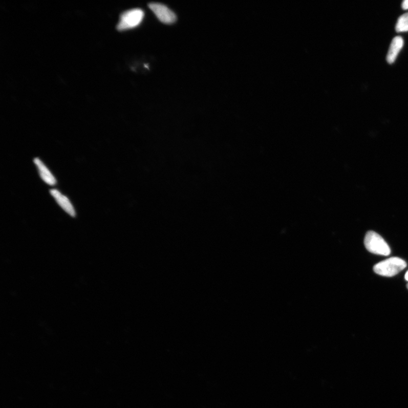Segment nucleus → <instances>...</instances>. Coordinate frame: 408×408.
Masks as SVG:
<instances>
[{"label": "nucleus", "mask_w": 408, "mask_h": 408, "mask_svg": "<svg viewBox=\"0 0 408 408\" xmlns=\"http://www.w3.org/2000/svg\"><path fill=\"white\" fill-rule=\"evenodd\" d=\"M406 267V263L399 257H391L376 264L373 270L375 273L385 277H393Z\"/></svg>", "instance_id": "f257e3e1"}, {"label": "nucleus", "mask_w": 408, "mask_h": 408, "mask_svg": "<svg viewBox=\"0 0 408 408\" xmlns=\"http://www.w3.org/2000/svg\"><path fill=\"white\" fill-rule=\"evenodd\" d=\"M364 246L371 253L377 255L389 256L391 249L388 243L380 235L373 231H370L366 235Z\"/></svg>", "instance_id": "f03ea898"}, {"label": "nucleus", "mask_w": 408, "mask_h": 408, "mask_svg": "<svg viewBox=\"0 0 408 408\" xmlns=\"http://www.w3.org/2000/svg\"><path fill=\"white\" fill-rule=\"evenodd\" d=\"M144 17V12L141 9L127 10L121 14L117 28L119 31H124L137 27Z\"/></svg>", "instance_id": "7ed1b4c3"}, {"label": "nucleus", "mask_w": 408, "mask_h": 408, "mask_svg": "<svg viewBox=\"0 0 408 408\" xmlns=\"http://www.w3.org/2000/svg\"><path fill=\"white\" fill-rule=\"evenodd\" d=\"M149 7L161 23L169 25L176 22L177 15L165 5L153 3L149 4Z\"/></svg>", "instance_id": "20e7f679"}, {"label": "nucleus", "mask_w": 408, "mask_h": 408, "mask_svg": "<svg viewBox=\"0 0 408 408\" xmlns=\"http://www.w3.org/2000/svg\"><path fill=\"white\" fill-rule=\"evenodd\" d=\"M50 194L54 198L56 203L65 210L67 214L72 217H75L76 212L75 208L69 198L66 195L62 194L59 190L51 189L50 190Z\"/></svg>", "instance_id": "39448f33"}, {"label": "nucleus", "mask_w": 408, "mask_h": 408, "mask_svg": "<svg viewBox=\"0 0 408 408\" xmlns=\"http://www.w3.org/2000/svg\"><path fill=\"white\" fill-rule=\"evenodd\" d=\"M34 163L37 168H38L41 179L48 185H51V186H54L57 183V181L49 168L45 165V164L39 158H34Z\"/></svg>", "instance_id": "423d86ee"}, {"label": "nucleus", "mask_w": 408, "mask_h": 408, "mask_svg": "<svg viewBox=\"0 0 408 408\" xmlns=\"http://www.w3.org/2000/svg\"><path fill=\"white\" fill-rule=\"evenodd\" d=\"M403 45L404 40L400 36L395 37L392 41L388 56H386V61L389 63H393L395 62Z\"/></svg>", "instance_id": "0eeeda50"}, {"label": "nucleus", "mask_w": 408, "mask_h": 408, "mask_svg": "<svg viewBox=\"0 0 408 408\" xmlns=\"http://www.w3.org/2000/svg\"><path fill=\"white\" fill-rule=\"evenodd\" d=\"M397 33L408 31V13L404 14L399 17L396 25Z\"/></svg>", "instance_id": "6e6552de"}, {"label": "nucleus", "mask_w": 408, "mask_h": 408, "mask_svg": "<svg viewBox=\"0 0 408 408\" xmlns=\"http://www.w3.org/2000/svg\"><path fill=\"white\" fill-rule=\"evenodd\" d=\"M402 8L404 9H408V0H406L402 3Z\"/></svg>", "instance_id": "1a4fd4ad"}, {"label": "nucleus", "mask_w": 408, "mask_h": 408, "mask_svg": "<svg viewBox=\"0 0 408 408\" xmlns=\"http://www.w3.org/2000/svg\"><path fill=\"white\" fill-rule=\"evenodd\" d=\"M405 279L406 281H407V282H408V271L406 272L405 275Z\"/></svg>", "instance_id": "9d476101"}, {"label": "nucleus", "mask_w": 408, "mask_h": 408, "mask_svg": "<svg viewBox=\"0 0 408 408\" xmlns=\"http://www.w3.org/2000/svg\"><path fill=\"white\" fill-rule=\"evenodd\" d=\"M407 288L408 289V284H407Z\"/></svg>", "instance_id": "9b49d317"}]
</instances>
